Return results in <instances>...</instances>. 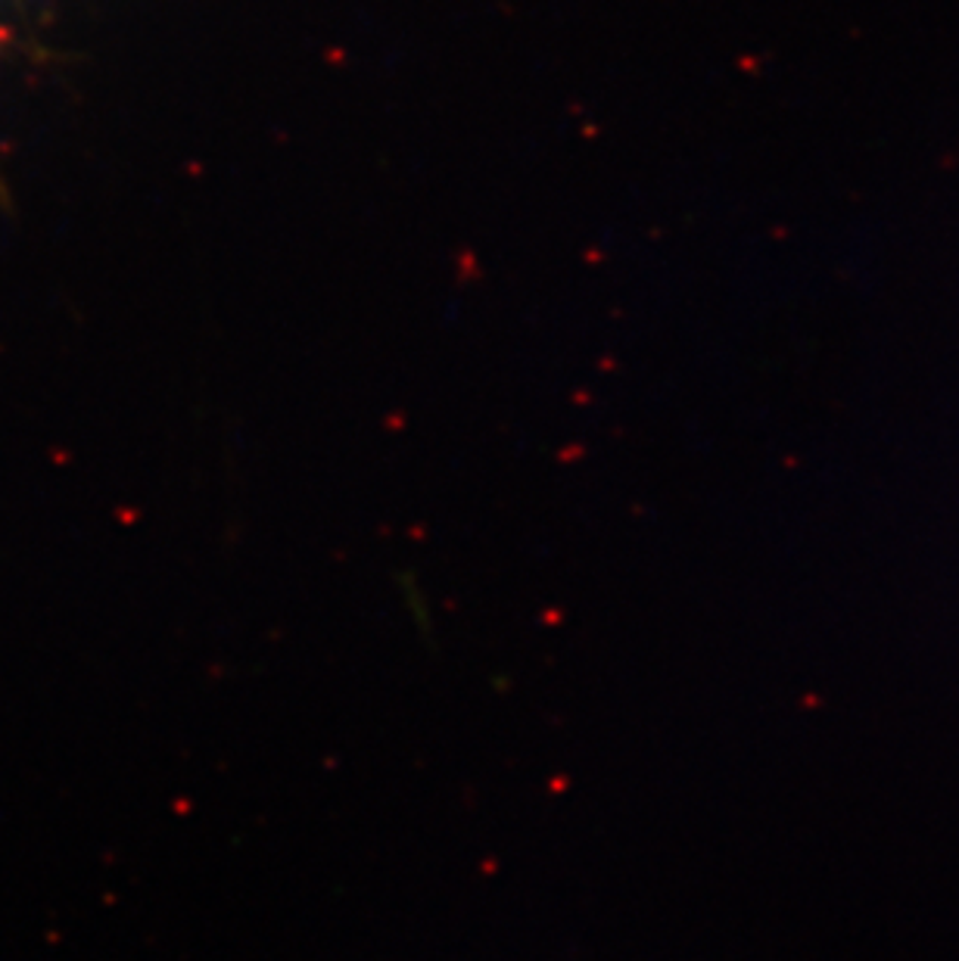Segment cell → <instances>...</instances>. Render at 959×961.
I'll use <instances>...</instances> for the list:
<instances>
[]
</instances>
